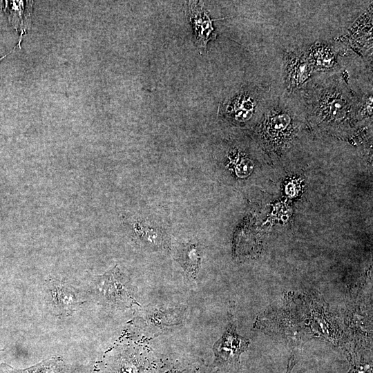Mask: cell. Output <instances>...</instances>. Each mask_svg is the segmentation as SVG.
I'll return each instance as SVG.
<instances>
[{
	"label": "cell",
	"instance_id": "obj_1",
	"mask_svg": "<svg viewBox=\"0 0 373 373\" xmlns=\"http://www.w3.org/2000/svg\"><path fill=\"white\" fill-rule=\"evenodd\" d=\"M300 100L305 115L325 127H338L358 118L361 101L343 77L332 71L314 76Z\"/></svg>",
	"mask_w": 373,
	"mask_h": 373
},
{
	"label": "cell",
	"instance_id": "obj_2",
	"mask_svg": "<svg viewBox=\"0 0 373 373\" xmlns=\"http://www.w3.org/2000/svg\"><path fill=\"white\" fill-rule=\"evenodd\" d=\"M249 341L239 335L236 326L231 322L222 336L214 343L213 364L225 373H236L240 368V357L249 345Z\"/></svg>",
	"mask_w": 373,
	"mask_h": 373
},
{
	"label": "cell",
	"instance_id": "obj_3",
	"mask_svg": "<svg viewBox=\"0 0 373 373\" xmlns=\"http://www.w3.org/2000/svg\"><path fill=\"white\" fill-rule=\"evenodd\" d=\"M94 285L97 294L111 305L124 307L140 305L131 294L126 277L117 265L102 275L95 276Z\"/></svg>",
	"mask_w": 373,
	"mask_h": 373
},
{
	"label": "cell",
	"instance_id": "obj_4",
	"mask_svg": "<svg viewBox=\"0 0 373 373\" xmlns=\"http://www.w3.org/2000/svg\"><path fill=\"white\" fill-rule=\"evenodd\" d=\"M271 99L265 90H246L228 101L224 108L229 117L236 122H245L256 114L263 115Z\"/></svg>",
	"mask_w": 373,
	"mask_h": 373
},
{
	"label": "cell",
	"instance_id": "obj_5",
	"mask_svg": "<svg viewBox=\"0 0 373 373\" xmlns=\"http://www.w3.org/2000/svg\"><path fill=\"white\" fill-rule=\"evenodd\" d=\"M46 291L47 301L52 312L57 316H68L85 302L78 289L58 279L47 281Z\"/></svg>",
	"mask_w": 373,
	"mask_h": 373
},
{
	"label": "cell",
	"instance_id": "obj_6",
	"mask_svg": "<svg viewBox=\"0 0 373 373\" xmlns=\"http://www.w3.org/2000/svg\"><path fill=\"white\" fill-rule=\"evenodd\" d=\"M285 81L289 93H302L314 78L316 72L304 52L289 51L285 55Z\"/></svg>",
	"mask_w": 373,
	"mask_h": 373
},
{
	"label": "cell",
	"instance_id": "obj_7",
	"mask_svg": "<svg viewBox=\"0 0 373 373\" xmlns=\"http://www.w3.org/2000/svg\"><path fill=\"white\" fill-rule=\"evenodd\" d=\"M190 21L193 24L196 37V44L200 51L207 48V44L215 37L213 19L209 17L204 4L192 1L189 8Z\"/></svg>",
	"mask_w": 373,
	"mask_h": 373
},
{
	"label": "cell",
	"instance_id": "obj_8",
	"mask_svg": "<svg viewBox=\"0 0 373 373\" xmlns=\"http://www.w3.org/2000/svg\"><path fill=\"white\" fill-rule=\"evenodd\" d=\"M304 54L315 72L331 71L337 63L336 51L332 46L325 42L312 44Z\"/></svg>",
	"mask_w": 373,
	"mask_h": 373
},
{
	"label": "cell",
	"instance_id": "obj_9",
	"mask_svg": "<svg viewBox=\"0 0 373 373\" xmlns=\"http://www.w3.org/2000/svg\"><path fill=\"white\" fill-rule=\"evenodd\" d=\"M4 12L14 27L20 32V41L28 27L31 23L32 1H6Z\"/></svg>",
	"mask_w": 373,
	"mask_h": 373
},
{
	"label": "cell",
	"instance_id": "obj_10",
	"mask_svg": "<svg viewBox=\"0 0 373 373\" xmlns=\"http://www.w3.org/2000/svg\"><path fill=\"white\" fill-rule=\"evenodd\" d=\"M178 260L189 279L196 278L200 265V251L197 245L187 244L180 250Z\"/></svg>",
	"mask_w": 373,
	"mask_h": 373
},
{
	"label": "cell",
	"instance_id": "obj_11",
	"mask_svg": "<svg viewBox=\"0 0 373 373\" xmlns=\"http://www.w3.org/2000/svg\"><path fill=\"white\" fill-rule=\"evenodd\" d=\"M75 370L59 356H52L23 370L12 373H75Z\"/></svg>",
	"mask_w": 373,
	"mask_h": 373
},
{
	"label": "cell",
	"instance_id": "obj_12",
	"mask_svg": "<svg viewBox=\"0 0 373 373\" xmlns=\"http://www.w3.org/2000/svg\"><path fill=\"white\" fill-rule=\"evenodd\" d=\"M351 368L347 373H372V363L364 360L356 361L354 358L349 359Z\"/></svg>",
	"mask_w": 373,
	"mask_h": 373
},
{
	"label": "cell",
	"instance_id": "obj_13",
	"mask_svg": "<svg viewBox=\"0 0 373 373\" xmlns=\"http://www.w3.org/2000/svg\"><path fill=\"white\" fill-rule=\"evenodd\" d=\"M238 173L241 176H246L251 173L254 169V163L248 159L244 160L239 166Z\"/></svg>",
	"mask_w": 373,
	"mask_h": 373
},
{
	"label": "cell",
	"instance_id": "obj_14",
	"mask_svg": "<svg viewBox=\"0 0 373 373\" xmlns=\"http://www.w3.org/2000/svg\"><path fill=\"white\" fill-rule=\"evenodd\" d=\"M297 363V361L295 358L294 354H291L288 359L287 370L285 373H291L295 365Z\"/></svg>",
	"mask_w": 373,
	"mask_h": 373
},
{
	"label": "cell",
	"instance_id": "obj_15",
	"mask_svg": "<svg viewBox=\"0 0 373 373\" xmlns=\"http://www.w3.org/2000/svg\"><path fill=\"white\" fill-rule=\"evenodd\" d=\"M8 54H9V53H8ZM8 54H6V55H5L4 56L0 57V61H1L3 58H5Z\"/></svg>",
	"mask_w": 373,
	"mask_h": 373
}]
</instances>
